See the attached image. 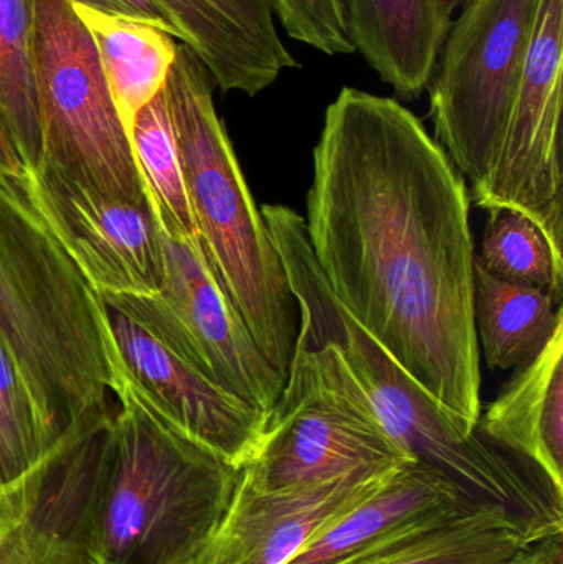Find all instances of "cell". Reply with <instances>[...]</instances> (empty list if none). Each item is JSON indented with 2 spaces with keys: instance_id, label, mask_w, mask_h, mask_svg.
Instances as JSON below:
<instances>
[{
  "instance_id": "6",
  "label": "cell",
  "mask_w": 563,
  "mask_h": 564,
  "mask_svg": "<svg viewBox=\"0 0 563 564\" xmlns=\"http://www.w3.org/2000/svg\"><path fill=\"white\" fill-rule=\"evenodd\" d=\"M410 460L380 423L340 351L297 332L283 390L243 467V482L260 492L301 489L390 473Z\"/></svg>"
},
{
  "instance_id": "20",
  "label": "cell",
  "mask_w": 563,
  "mask_h": 564,
  "mask_svg": "<svg viewBox=\"0 0 563 564\" xmlns=\"http://www.w3.org/2000/svg\"><path fill=\"white\" fill-rule=\"evenodd\" d=\"M562 321V305L548 291L502 280L475 260L476 332L491 370L531 361Z\"/></svg>"
},
{
  "instance_id": "29",
  "label": "cell",
  "mask_w": 563,
  "mask_h": 564,
  "mask_svg": "<svg viewBox=\"0 0 563 564\" xmlns=\"http://www.w3.org/2000/svg\"><path fill=\"white\" fill-rule=\"evenodd\" d=\"M466 2H468V0H443V6H445L446 12L453 17V13H455L456 10L462 9Z\"/></svg>"
},
{
  "instance_id": "11",
  "label": "cell",
  "mask_w": 563,
  "mask_h": 564,
  "mask_svg": "<svg viewBox=\"0 0 563 564\" xmlns=\"http://www.w3.org/2000/svg\"><path fill=\"white\" fill-rule=\"evenodd\" d=\"M23 184L99 295L151 297L161 291L164 234L151 202L105 197L43 167L26 171Z\"/></svg>"
},
{
  "instance_id": "13",
  "label": "cell",
  "mask_w": 563,
  "mask_h": 564,
  "mask_svg": "<svg viewBox=\"0 0 563 564\" xmlns=\"http://www.w3.org/2000/svg\"><path fill=\"white\" fill-rule=\"evenodd\" d=\"M397 470V469H396ZM390 473L323 486L260 492L243 482L198 564H286L340 513L379 489Z\"/></svg>"
},
{
  "instance_id": "16",
  "label": "cell",
  "mask_w": 563,
  "mask_h": 564,
  "mask_svg": "<svg viewBox=\"0 0 563 564\" xmlns=\"http://www.w3.org/2000/svg\"><path fill=\"white\" fill-rule=\"evenodd\" d=\"M476 430L531 464L563 503V321L481 413Z\"/></svg>"
},
{
  "instance_id": "7",
  "label": "cell",
  "mask_w": 563,
  "mask_h": 564,
  "mask_svg": "<svg viewBox=\"0 0 563 564\" xmlns=\"http://www.w3.org/2000/svg\"><path fill=\"white\" fill-rule=\"evenodd\" d=\"M33 69L39 167L105 197L149 200L95 42L68 0H33Z\"/></svg>"
},
{
  "instance_id": "5",
  "label": "cell",
  "mask_w": 563,
  "mask_h": 564,
  "mask_svg": "<svg viewBox=\"0 0 563 564\" xmlns=\"http://www.w3.org/2000/svg\"><path fill=\"white\" fill-rule=\"evenodd\" d=\"M214 85L204 63L178 43L165 93L198 240L261 354L286 378L296 301L215 109Z\"/></svg>"
},
{
  "instance_id": "19",
  "label": "cell",
  "mask_w": 563,
  "mask_h": 564,
  "mask_svg": "<svg viewBox=\"0 0 563 564\" xmlns=\"http://www.w3.org/2000/svg\"><path fill=\"white\" fill-rule=\"evenodd\" d=\"M72 7L95 42L112 101L129 134L138 112L167 85L178 43L152 23Z\"/></svg>"
},
{
  "instance_id": "10",
  "label": "cell",
  "mask_w": 563,
  "mask_h": 564,
  "mask_svg": "<svg viewBox=\"0 0 563 564\" xmlns=\"http://www.w3.org/2000/svg\"><path fill=\"white\" fill-rule=\"evenodd\" d=\"M563 0H541L524 72L488 177L473 187L479 208H512L562 251L561 115Z\"/></svg>"
},
{
  "instance_id": "4",
  "label": "cell",
  "mask_w": 563,
  "mask_h": 564,
  "mask_svg": "<svg viewBox=\"0 0 563 564\" xmlns=\"http://www.w3.org/2000/svg\"><path fill=\"white\" fill-rule=\"evenodd\" d=\"M115 398L89 496L86 564H198L243 469L172 430L124 384Z\"/></svg>"
},
{
  "instance_id": "28",
  "label": "cell",
  "mask_w": 563,
  "mask_h": 564,
  "mask_svg": "<svg viewBox=\"0 0 563 564\" xmlns=\"http://www.w3.org/2000/svg\"><path fill=\"white\" fill-rule=\"evenodd\" d=\"M0 175H10V177L25 175V167L17 154L15 145H13L2 115H0Z\"/></svg>"
},
{
  "instance_id": "25",
  "label": "cell",
  "mask_w": 563,
  "mask_h": 564,
  "mask_svg": "<svg viewBox=\"0 0 563 564\" xmlns=\"http://www.w3.org/2000/svg\"><path fill=\"white\" fill-rule=\"evenodd\" d=\"M288 35L326 55L356 52L347 23L346 0H273Z\"/></svg>"
},
{
  "instance_id": "14",
  "label": "cell",
  "mask_w": 563,
  "mask_h": 564,
  "mask_svg": "<svg viewBox=\"0 0 563 564\" xmlns=\"http://www.w3.org/2000/svg\"><path fill=\"white\" fill-rule=\"evenodd\" d=\"M224 91L248 96L297 68L274 22L273 0H152Z\"/></svg>"
},
{
  "instance_id": "17",
  "label": "cell",
  "mask_w": 563,
  "mask_h": 564,
  "mask_svg": "<svg viewBox=\"0 0 563 564\" xmlns=\"http://www.w3.org/2000/svg\"><path fill=\"white\" fill-rule=\"evenodd\" d=\"M354 48L405 101L432 82L452 15L443 0H346Z\"/></svg>"
},
{
  "instance_id": "12",
  "label": "cell",
  "mask_w": 563,
  "mask_h": 564,
  "mask_svg": "<svg viewBox=\"0 0 563 564\" xmlns=\"http://www.w3.org/2000/svg\"><path fill=\"white\" fill-rule=\"evenodd\" d=\"M106 315L118 355L116 384L128 387L182 436L243 469L260 444L268 414L208 380L128 315L109 305Z\"/></svg>"
},
{
  "instance_id": "27",
  "label": "cell",
  "mask_w": 563,
  "mask_h": 564,
  "mask_svg": "<svg viewBox=\"0 0 563 564\" xmlns=\"http://www.w3.org/2000/svg\"><path fill=\"white\" fill-rule=\"evenodd\" d=\"M502 564H563V533L549 536Z\"/></svg>"
},
{
  "instance_id": "9",
  "label": "cell",
  "mask_w": 563,
  "mask_h": 564,
  "mask_svg": "<svg viewBox=\"0 0 563 564\" xmlns=\"http://www.w3.org/2000/svg\"><path fill=\"white\" fill-rule=\"evenodd\" d=\"M164 282L151 297L101 295L208 380L270 414L284 378L228 297L198 238L164 235Z\"/></svg>"
},
{
  "instance_id": "1",
  "label": "cell",
  "mask_w": 563,
  "mask_h": 564,
  "mask_svg": "<svg viewBox=\"0 0 563 564\" xmlns=\"http://www.w3.org/2000/svg\"><path fill=\"white\" fill-rule=\"evenodd\" d=\"M465 178L402 102L343 88L314 148L307 243L344 311L478 433L481 355Z\"/></svg>"
},
{
  "instance_id": "15",
  "label": "cell",
  "mask_w": 563,
  "mask_h": 564,
  "mask_svg": "<svg viewBox=\"0 0 563 564\" xmlns=\"http://www.w3.org/2000/svg\"><path fill=\"white\" fill-rule=\"evenodd\" d=\"M473 502L445 474L410 460L379 489L327 523L286 564H356Z\"/></svg>"
},
{
  "instance_id": "3",
  "label": "cell",
  "mask_w": 563,
  "mask_h": 564,
  "mask_svg": "<svg viewBox=\"0 0 563 564\" xmlns=\"http://www.w3.org/2000/svg\"><path fill=\"white\" fill-rule=\"evenodd\" d=\"M0 335L56 440L112 411L118 355L101 295L26 192L0 175Z\"/></svg>"
},
{
  "instance_id": "26",
  "label": "cell",
  "mask_w": 563,
  "mask_h": 564,
  "mask_svg": "<svg viewBox=\"0 0 563 564\" xmlns=\"http://www.w3.org/2000/svg\"><path fill=\"white\" fill-rule=\"evenodd\" d=\"M68 2L72 6L88 7V9L98 10V12L152 23V25L161 26L165 32L175 36L171 23L152 0H68Z\"/></svg>"
},
{
  "instance_id": "24",
  "label": "cell",
  "mask_w": 563,
  "mask_h": 564,
  "mask_svg": "<svg viewBox=\"0 0 563 564\" xmlns=\"http://www.w3.org/2000/svg\"><path fill=\"white\" fill-rule=\"evenodd\" d=\"M58 441L0 335V487L22 479Z\"/></svg>"
},
{
  "instance_id": "21",
  "label": "cell",
  "mask_w": 563,
  "mask_h": 564,
  "mask_svg": "<svg viewBox=\"0 0 563 564\" xmlns=\"http://www.w3.org/2000/svg\"><path fill=\"white\" fill-rule=\"evenodd\" d=\"M129 139L162 234L198 238L165 88L138 112Z\"/></svg>"
},
{
  "instance_id": "23",
  "label": "cell",
  "mask_w": 563,
  "mask_h": 564,
  "mask_svg": "<svg viewBox=\"0 0 563 564\" xmlns=\"http://www.w3.org/2000/svg\"><path fill=\"white\" fill-rule=\"evenodd\" d=\"M481 253L476 261L502 280L522 282L548 291L562 302V251L528 215L512 208H491Z\"/></svg>"
},
{
  "instance_id": "22",
  "label": "cell",
  "mask_w": 563,
  "mask_h": 564,
  "mask_svg": "<svg viewBox=\"0 0 563 564\" xmlns=\"http://www.w3.org/2000/svg\"><path fill=\"white\" fill-rule=\"evenodd\" d=\"M0 115L26 171L42 161L33 69V0H0Z\"/></svg>"
},
{
  "instance_id": "2",
  "label": "cell",
  "mask_w": 563,
  "mask_h": 564,
  "mask_svg": "<svg viewBox=\"0 0 563 564\" xmlns=\"http://www.w3.org/2000/svg\"><path fill=\"white\" fill-rule=\"evenodd\" d=\"M300 305V330L329 341L343 355L380 423L410 459L432 466L468 499L505 507L542 536L563 533V503L544 477L481 434L463 433L456 421L344 311L321 274L306 225L283 205L261 207ZM528 464V463H526ZM531 466V464H529Z\"/></svg>"
},
{
  "instance_id": "8",
  "label": "cell",
  "mask_w": 563,
  "mask_h": 564,
  "mask_svg": "<svg viewBox=\"0 0 563 564\" xmlns=\"http://www.w3.org/2000/svg\"><path fill=\"white\" fill-rule=\"evenodd\" d=\"M541 0H468L430 82L439 144L473 187L488 177L524 72Z\"/></svg>"
},
{
  "instance_id": "18",
  "label": "cell",
  "mask_w": 563,
  "mask_h": 564,
  "mask_svg": "<svg viewBox=\"0 0 563 564\" xmlns=\"http://www.w3.org/2000/svg\"><path fill=\"white\" fill-rule=\"evenodd\" d=\"M545 540L505 507L473 502L356 564H502Z\"/></svg>"
}]
</instances>
